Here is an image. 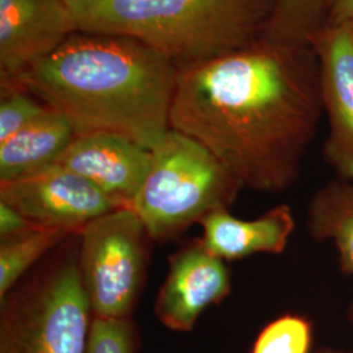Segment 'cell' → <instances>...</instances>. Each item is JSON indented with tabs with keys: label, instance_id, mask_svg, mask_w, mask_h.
<instances>
[{
	"label": "cell",
	"instance_id": "cell-4",
	"mask_svg": "<svg viewBox=\"0 0 353 353\" xmlns=\"http://www.w3.org/2000/svg\"><path fill=\"white\" fill-rule=\"evenodd\" d=\"M151 153L148 176L131 210L152 241L172 240L237 201L240 182L196 140L170 128Z\"/></svg>",
	"mask_w": 353,
	"mask_h": 353
},
{
	"label": "cell",
	"instance_id": "cell-7",
	"mask_svg": "<svg viewBox=\"0 0 353 353\" xmlns=\"http://www.w3.org/2000/svg\"><path fill=\"white\" fill-rule=\"evenodd\" d=\"M0 202L19 211L36 227L64 229L76 234L92 220L118 210L93 183L58 165L0 182Z\"/></svg>",
	"mask_w": 353,
	"mask_h": 353
},
{
	"label": "cell",
	"instance_id": "cell-10",
	"mask_svg": "<svg viewBox=\"0 0 353 353\" xmlns=\"http://www.w3.org/2000/svg\"><path fill=\"white\" fill-rule=\"evenodd\" d=\"M152 153L113 132L76 135L54 165L85 178L115 208H132L151 168Z\"/></svg>",
	"mask_w": 353,
	"mask_h": 353
},
{
	"label": "cell",
	"instance_id": "cell-5",
	"mask_svg": "<svg viewBox=\"0 0 353 353\" xmlns=\"http://www.w3.org/2000/svg\"><path fill=\"white\" fill-rule=\"evenodd\" d=\"M0 303V353H87L94 316L77 252L17 284Z\"/></svg>",
	"mask_w": 353,
	"mask_h": 353
},
{
	"label": "cell",
	"instance_id": "cell-18",
	"mask_svg": "<svg viewBox=\"0 0 353 353\" xmlns=\"http://www.w3.org/2000/svg\"><path fill=\"white\" fill-rule=\"evenodd\" d=\"M0 143L37 121L49 110L43 102L12 83H0Z\"/></svg>",
	"mask_w": 353,
	"mask_h": 353
},
{
	"label": "cell",
	"instance_id": "cell-15",
	"mask_svg": "<svg viewBox=\"0 0 353 353\" xmlns=\"http://www.w3.org/2000/svg\"><path fill=\"white\" fill-rule=\"evenodd\" d=\"M76 234L64 229L34 228L0 245V303L19 284L26 272L57 245Z\"/></svg>",
	"mask_w": 353,
	"mask_h": 353
},
{
	"label": "cell",
	"instance_id": "cell-17",
	"mask_svg": "<svg viewBox=\"0 0 353 353\" xmlns=\"http://www.w3.org/2000/svg\"><path fill=\"white\" fill-rule=\"evenodd\" d=\"M313 327L305 316L285 314L270 322L254 341L252 353H310Z\"/></svg>",
	"mask_w": 353,
	"mask_h": 353
},
{
	"label": "cell",
	"instance_id": "cell-12",
	"mask_svg": "<svg viewBox=\"0 0 353 353\" xmlns=\"http://www.w3.org/2000/svg\"><path fill=\"white\" fill-rule=\"evenodd\" d=\"M202 243L214 256L236 261L255 254H281L296 228L294 214L287 204H278L261 217L241 220L221 208L202 221Z\"/></svg>",
	"mask_w": 353,
	"mask_h": 353
},
{
	"label": "cell",
	"instance_id": "cell-14",
	"mask_svg": "<svg viewBox=\"0 0 353 353\" xmlns=\"http://www.w3.org/2000/svg\"><path fill=\"white\" fill-rule=\"evenodd\" d=\"M306 228L313 240L334 243L341 272L353 276V182L335 178L316 190L307 205Z\"/></svg>",
	"mask_w": 353,
	"mask_h": 353
},
{
	"label": "cell",
	"instance_id": "cell-22",
	"mask_svg": "<svg viewBox=\"0 0 353 353\" xmlns=\"http://www.w3.org/2000/svg\"><path fill=\"white\" fill-rule=\"evenodd\" d=\"M316 353H345L338 351V350H332V348H323V350H319Z\"/></svg>",
	"mask_w": 353,
	"mask_h": 353
},
{
	"label": "cell",
	"instance_id": "cell-3",
	"mask_svg": "<svg viewBox=\"0 0 353 353\" xmlns=\"http://www.w3.org/2000/svg\"><path fill=\"white\" fill-rule=\"evenodd\" d=\"M76 32L134 38L176 65L262 37L274 0H67Z\"/></svg>",
	"mask_w": 353,
	"mask_h": 353
},
{
	"label": "cell",
	"instance_id": "cell-16",
	"mask_svg": "<svg viewBox=\"0 0 353 353\" xmlns=\"http://www.w3.org/2000/svg\"><path fill=\"white\" fill-rule=\"evenodd\" d=\"M328 0H274L265 36L310 43L326 24Z\"/></svg>",
	"mask_w": 353,
	"mask_h": 353
},
{
	"label": "cell",
	"instance_id": "cell-13",
	"mask_svg": "<svg viewBox=\"0 0 353 353\" xmlns=\"http://www.w3.org/2000/svg\"><path fill=\"white\" fill-rule=\"evenodd\" d=\"M76 132L63 114L49 110L10 139L0 143V182H10L50 168Z\"/></svg>",
	"mask_w": 353,
	"mask_h": 353
},
{
	"label": "cell",
	"instance_id": "cell-20",
	"mask_svg": "<svg viewBox=\"0 0 353 353\" xmlns=\"http://www.w3.org/2000/svg\"><path fill=\"white\" fill-rule=\"evenodd\" d=\"M33 225L26 216L16 211L12 207L0 202V236L1 241L10 240L26 234L34 229Z\"/></svg>",
	"mask_w": 353,
	"mask_h": 353
},
{
	"label": "cell",
	"instance_id": "cell-6",
	"mask_svg": "<svg viewBox=\"0 0 353 353\" xmlns=\"http://www.w3.org/2000/svg\"><path fill=\"white\" fill-rule=\"evenodd\" d=\"M79 270L93 316L127 319L139 300L152 241L139 216L118 208L79 232Z\"/></svg>",
	"mask_w": 353,
	"mask_h": 353
},
{
	"label": "cell",
	"instance_id": "cell-2",
	"mask_svg": "<svg viewBox=\"0 0 353 353\" xmlns=\"http://www.w3.org/2000/svg\"><path fill=\"white\" fill-rule=\"evenodd\" d=\"M178 65L134 38L76 32L12 83L76 135L113 132L152 151L170 130Z\"/></svg>",
	"mask_w": 353,
	"mask_h": 353
},
{
	"label": "cell",
	"instance_id": "cell-21",
	"mask_svg": "<svg viewBox=\"0 0 353 353\" xmlns=\"http://www.w3.org/2000/svg\"><path fill=\"white\" fill-rule=\"evenodd\" d=\"M326 24H353V0H328Z\"/></svg>",
	"mask_w": 353,
	"mask_h": 353
},
{
	"label": "cell",
	"instance_id": "cell-23",
	"mask_svg": "<svg viewBox=\"0 0 353 353\" xmlns=\"http://www.w3.org/2000/svg\"><path fill=\"white\" fill-rule=\"evenodd\" d=\"M348 316H350V319H351V322L353 323V301L351 303V306H350V312H348Z\"/></svg>",
	"mask_w": 353,
	"mask_h": 353
},
{
	"label": "cell",
	"instance_id": "cell-11",
	"mask_svg": "<svg viewBox=\"0 0 353 353\" xmlns=\"http://www.w3.org/2000/svg\"><path fill=\"white\" fill-rule=\"evenodd\" d=\"M74 33L67 0H0V83L14 80Z\"/></svg>",
	"mask_w": 353,
	"mask_h": 353
},
{
	"label": "cell",
	"instance_id": "cell-8",
	"mask_svg": "<svg viewBox=\"0 0 353 353\" xmlns=\"http://www.w3.org/2000/svg\"><path fill=\"white\" fill-rule=\"evenodd\" d=\"M310 45L327 119L323 156L336 178L353 182V24H325Z\"/></svg>",
	"mask_w": 353,
	"mask_h": 353
},
{
	"label": "cell",
	"instance_id": "cell-19",
	"mask_svg": "<svg viewBox=\"0 0 353 353\" xmlns=\"http://www.w3.org/2000/svg\"><path fill=\"white\" fill-rule=\"evenodd\" d=\"M138 335L131 318H93L87 353H137Z\"/></svg>",
	"mask_w": 353,
	"mask_h": 353
},
{
	"label": "cell",
	"instance_id": "cell-9",
	"mask_svg": "<svg viewBox=\"0 0 353 353\" xmlns=\"http://www.w3.org/2000/svg\"><path fill=\"white\" fill-rule=\"evenodd\" d=\"M232 290L223 259L196 241L169 258V271L154 301V314L164 327L191 331L203 312L224 301Z\"/></svg>",
	"mask_w": 353,
	"mask_h": 353
},
{
	"label": "cell",
	"instance_id": "cell-1",
	"mask_svg": "<svg viewBox=\"0 0 353 353\" xmlns=\"http://www.w3.org/2000/svg\"><path fill=\"white\" fill-rule=\"evenodd\" d=\"M322 115L310 43L263 34L239 50L178 65L170 128L212 152L242 189L290 190Z\"/></svg>",
	"mask_w": 353,
	"mask_h": 353
}]
</instances>
